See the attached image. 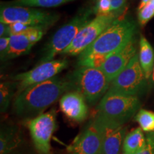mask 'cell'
Wrapping results in <instances>:
<instances>
[{"label":"cell","mask_w":154,"mask_h":154,"mask_svg":"<svg viewBox=\"0 0 154 154\" xmlns=\"http://www.w3.org/2000/svg\"><path fill=\"white\" fill-rule=\"evenodd\" d=\"M71 91H74V87L69 78L55 76L17 94L13 110L19 117L34 118Z\"/></svg>","instance_id":"6da1fadb"},{"label":"cell","mask_w":154,"mask_h":154,"mask_svg":"<svg viewBox=\"0 0 154 154\" xmlns=\"http://www.w3.org/2000/svg\"><path fill=\"white\" fill-rule=\"evenodd\" d=\"M136 32V25L128 18H119L78 56L82 59L91 55L110 56L129 42Z\"/></svg>","instance_id":"7a4b0ae2"},{"label":"cell","mask_w":154,"mask_h":154,"mask_svg":"<svg viewBox=\"0 0 154 154\" xmlns=\"http://www.w3.org/2000/svg\"><path fill=\"white\" fill-rule=\"evenodd\" d=\"M68 78L90 105L101 101L111 83L102 69L88 66H78Z\"/></svg>","instance_id":"3957f363"},{"label":"cell","mask_w":154,"mask_h":154,"mask_svg":"<svg viewBox=\"0 0 154 154\" xmlns=\"http://www.w3.org/2000/svg\"><path fill=\"white\" fill-rule=\"evenodd\" d=\"M138 96H128L108 90L97 106V116L121 125L132 118L139 110Z\"/></svg>","instance_id":"277c9868"},{"label":"cell","mask_w":154,"mask_h":154,"mask_svg":"<svg viewBox=\"0 0 154 154\" xmlns=\"http://www.w3.org/2000/svg\"><path fill=\"white\" fill-rule=\"evenodd\" d=\"M94 14L92 9L84 11L71 19L59 29L44 47L40 63L53 60L59 54H61L69 47L79 31L91 20Z\"/></svg>","instance_id":"5b68a950"},{"label":"cell","mask_w":154,"mask_h":154,"mask_svg":"<svg viewBox=\"0 0 154 154\" xmlns=\"http://www.w3.org/2000/svg\"><path fill=\"white\" fill-rule=\"evenodd\" d=\"M147 79L140 64L138 54L111 83L109 90L128 96H138L145 91Z\"/></svg>","instance_id":"8992f818"},{"label":"cell","mask_w":154,"mask_h":154,"mask_svg":"<svg viewBox=\"0 0 154 154\" xmlns=\"http://www.w3.org/2000/svg\"><path fill=\"white\" fill-rule=\"evenodd\" d=\"M59 19V16L48 11L29 7L7 5L1 7L0 19L2 23L10 24L20 22L30 26L48 28Z\"/></svg>","instance_id":"52a82bcc"},{"label":"cell","mask_w":154,"mask_h":154,"mask_svg":"<svg viewBox=\"0 0 154 154\" xmlns=\"http://www.w3.org/2000/svg\"><path fill=\"white\" fill-rule=\"evenodd\" d=\"M118 19L113 16L94 17L79 31L72 43L61 53V54L72 57L79 56L94 43L98 37Z\"/></svg>","instance_id":"ba28073f"},{"label":"cell","mask_w":154,"mask_h":154,"mask_svg":"<svg viewBox=\"0 0 154 154\" xmlns=\"http://www.w3.org/2000/svg\"><path fill=\"white\" fill-rule=\"evenodd\" d=\"M34 145L38 154H51V139L57 126L54 110L31 119L26 123Z\"/></svg>","instance_id":"9c48e42d"},{"label":"cell","mask_w":154,"mask_h":154,"mask_svg":"<svg viewBox=\"0 0 154 154\" xmlns=\"http://www.w3.org/2000/svg\"><path fill=\"white\" fill-rule=\"evenodd\" d=\"M67 66L68 61L66 59H54L41 63L28 72L15 75L12 79L18 85L17 94L29 86L51 79Z\"/></svg>","instance_id":"30bf717a"},{"label":"cell","mask_w":154,"mask_h":154,"mask_svg":"<svg viewBox=\"0 0 154 154\" xmlns=\"http://www.w3.org/2000/svg\"><path fill=\"white\" fill-rule=\"evenodd\" d=\"M103 129L94 118L67 147L68 154H101Z\"/></svg>","instance_id":"8fae6325"},{"label":"cell","mask_w":154,"mask_h":154,"mask_svg":"<svg viewBox=\"0 0 154 154\" xmlns=\"http://www.w3.org/2000/svg\"><path fill=\"white\" fill-rule=\"evenodd\" d=\"M47 29L43 26H34L26 32L9 36V49L4 61L27 54L34 44L42 38Z\"/></svg>","instance_id":"7c38bea8"},{"label":"cell","mask_w":154,"mask_h":154,"mask_svg":"<svg viewBox=\"0 0 154 154\" xmlns=\"http://www.w3.org/2000/svg\"><path fill=\"white\" fill-rule=\"evenodd\" d=\"M136 54V41L135 38H133L107 58L101 69L111 82L124 70Z\"/></svg>","instance_id":"4fadbf2b"},{"label":"cell","mask_w":154,"mask_h":154,"mask_svg":"<svg viewBox=\"0 0 154 154\" xmlns=\"http://www.w3.org/2000/svg\"><path fill=\"white\" fill-rule=\"evenodd\" d=\"M103 129V147L101 154H119L126 136V128L124 125L111 122L101 117H94Z\"/></svg>","instance_id":"5bb4252c"},{"label":"cell","mask_w":154,"mask_h":154,"mask_svg":"<svg viewBox=\"0 0 154 154\" xmlns=\"http://www.w3.org/2000/svg\"><path fill=\"white\" fill-rule=\"evenodd\" d=\"M85 98L77 91H71L62 96L59 106L67 118L75 122H82L88 116V105Z\"/></svg>","instance_id":"9a60e30c"},{"label":"cell","mask_w":154,"mask_h":154,"mask_svg":"<svg viewBox=\"0 0 154 154\" xmlns=\"http://www.w3.org/2000/svg\"><path fill=\"white\" fill-rule=\"evenodd\" d=\"M23 138L18 128L7 126L2 128L0 133V154H11L18 151Z\"/></svg>","instance_id":"2e32d148"},{"label":"cell","mask_w":154,"mask_h":154,"mask_svg":"<svg viewBox=\"0 0 154 154\" xmlns=\"http://www.w3.org/2000/svg\"><path fill=\"white\" fill-rule=\"evenodd\" d=\"M138 59L147 80H150L154 66V51L149 41L143 35L139 42Z\"/></svg>","instance_id":"e0dca14e"},{"label":"cell","mask_w":154,"mask_h":154,"mask_svg":"<svg viewBox=\"0 0 154 154\" xmlns=\"http://www.w3.org/2000/svg\"><path fill=\"white\" fill-rule=\"evenodd\" d=\"M146 143V137L143 130L136 128L125 136L123 143V150L125 154H136L143 148Z\"/></svg>","instance_id":"ac0fdd59"},{"label":"cell","mask_w":154,"mask_h":154,"mask_svg":"<svg viewBox=\"0 0 154 154\" xmlns=\"http://www.w3.org/2000/svg\"><path fill=\"white\" fill-rule=\"evenodd\" d=\"M17 83L16 82H5L0 84V110L5 113L9 109L15 92H17Z\"/></svg>","instance_id":"d6986e66"},{"label":"cell","mask_w":154,"mask_h":154,"mask_svg":"<svg viewBox=\"0 0 154 154\" xmlns=\"http://www.w3.org/2000/svg\"><path fill=\"white\" fill-rule=\"evenodd\" d=\"M74 0H14L8 4L9 5L21 6L29 7H55Z\"/></svg>","instance_id":"ffe728a7"},{"label":"cell","mask_w":154,"mask_h":154,"mask_svg":"<svg viewBox=\"0 0 154 154\" xmlns=\"http://www.w3.org/2000/svg\"><path fill=\"white\" fill-rule=\"evenodd\" d=\"M136 120L140 125V128L145 132L154 131V112L146 109H140L135 116Z\"/></svg>","instance_id":"44dd1931"},{"label":"cell","mask_w":154,"mask_h":154,"mask_svg":"<svg viewBox=\"0 0 154 154\" xmlns=\"http://www.w3.org/2000/svg\"><path fill=\"white\" fill-rule=\"evenodd\" d=\"M109 56L91 55L78 59V66H88L96 69H102Z\"/></svg>","instance_id":"7402d4cb"},{"label":"cell","mask_w":154,"mask_h":154,"mask_svg":"<svg viewBox=\"0 0 154 154\" xmlns=\"http://www.w3.org/2000/svg\"><path fill=\"white\" fill-rule=\"evenodd\" d=\"M154 17V0H150L142 9L138 10V19L139 24L144 26Z\"/></svg>","instance_id":"603a6c76"},{"label":"cell","mask_w":154,"mask_h":154,"mask_svg":"<svg viewBox=\"0 0 154 154\" xmlns=\"http://www.w3.org/2000/svg\"><path fill=\"white\" fill-rule=\"evenodd\" d=\"M92 10L94 14H96V17L112 16L111 3L109 0H96V4Z\"/></svg>","instance_id":"cb8c5ba5"},{"label":"cell","mask_w":154,"mask_h":154,"mask_svg":"<svg viewBox=\"0 0 154 154\" xmlns=\"http://www.w3.org/2000/svg\"><path fill=\"white\" fill-rule=\"evenodd\" d=\"M112 16L119 18L126 9L127 0H109Z\"/></svg>","instance_id":"d4e9b609"},{"label":"cell","mask_w":154,"mask_h":154,"mask_svg":"<svg viewBox=\"0 0 154 154\" xmlns=\"http://www.w3.org/2000/svg\"><path fill=\"white\" fill-rule=\"evenodd\" d=\"M32 26H30V25L25 24L20 22H15L10 24H7V35L6 36H10L11 35H14V34H21L22 32H26Z\"/></svg>","instance_id":"484cf974"},{"label":"cell","mask_w":154,"mask_h":154,"mask_svg":"<svg viewBox=\"0 0 154 154\" xmlns=\"http://www.w3.org/2000/svg\"><path fill=\"white\" fill-rule=\"evenodd\" d=\"M136 154H154V131L148 133L145 146Z\"/></svg>","instance_id":"4316f807"},{"label":"cell","mask_w":154,"mask_h":154,"mask_svg":"<svg viewBox=\"0 0 154 154\" xmlns=\"http://www.w3.org/2000/svg\"><path fill=\"white\" fill-rule=\"evenodd\" d=\"M10 37L9 36H2L0 38V55L2 61H4L5 56L8 51L9 47Z\"/></svg>","instance_id":"83f0119b"},{"label":"cell","mask_w":154,"mask_h":154,"mask_svg":"<svg viewBox=\"0 0 154 154\" xmlns=\"http://www.w3.org/2000/svg\"><path fill=\"white\" fill-rule=\"evenodd\" d=\"M7 24L5 23H2L0 24V36H6L7 35Z\"/></svg>","instance_id":"f1b7e54d"},{"label":"cell","mask_w":154,"mask_h":154,"mask_svg":"<svg viewBox=\"0 0 154 154\" xmlns=\"http://www.w3.org/2000/svg\"><path fill=\"white\" fill-rule=\"evenodd\" d=\"M149 1H150V0H141V1H140V2L139 7H138V10L143 8L144 6H145L148 2H149Z\"/></svg>","instance_id":"f546056e"},{"label":"cell","mask_w":154,"mask_h":154,"mask_svg":"<svg viewBox=\"0 0 154 154\" xmlns=\"http://www.w3.org/2000/svg\"><path fill=\"white\" fill-rule=\"evenodd\" d=\"M150 84H151L152 87L154 88V66H153V72H152L151 79H150Z\"/></svg>","instance_id":"4dcf8cb0"},{"label":"cell","mask_w":154,"mask_h":154,"mask_svg":"<svg viewBox=\"0 0 154 154\" xmlns=\"http://www.w3.org/2000/svg\"><path fill=\"white\" fill-rule=\"evenodd\" d=\"M11 154H35V153H31V152H22V151H17L14 152V153H11Z\"/></svg>","instance_id":"1f68e13d"}]
</instances>
